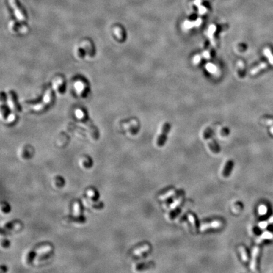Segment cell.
<instances>
[{"mask_svg":"<svg viewBox=\"0 0 273 273\" xmlns=\"http://www.w3.org/2000/svg\"><path fill=\"white\" fill-rule=\"evenodd\" d=\"M273 238V234L269 231H266L263 233L259 239L257 240V244H261V242L266 239H271Z\"/></svg>","mask_w":273,"mask_h":273,"instance_id":"cell-10","label":"cell"},{"mask_svg":"<svg viewBox=\"0 0 273 273\" xmlns=\"http://www.w3.org/2000/svg\"><path fill=\"white\" fill-rule=\"evenodd\" d=\"M204 139L207 141V144H208L210 149L214 152V153H219L220 149L219 148L218 145L216 144L214 140L212 139L211 135V131L209 129H207L205 130L204 133Z\"/></svg>","mask_w":273,"mask_h":273,"instance_id":"cell-2","label":"cell"},{"mask_svg":"<svg viewBox=\"0 0 273 273\" xmlns=\"http://www.w3.org/2000/svg\"><path fill=\"white\" fill-rule=\"evenodd\" d=\"M8 2L10 4V6L13 8L16 17L19 20L24 21V20L26 19V17H25L22 10L20 8L19 4H18L17 0H8Z\"/></svg>","mask_w":273,"mask_h":273,"instance_id":"cell-1","label":"cell"},{"mask_svg":"<svg viewBox=\"0 0 273 273\" xmlns=\"http://www.w3.org/2000/svg\"><path fill=\"white\" fill-rule=\"evenodd\" d=\"M267 208L265 205H261L259 207V214L260 215H265L267 213Z\"/></svg>","mask_w":273,"mask_h":273,"instance_id":"cell-14","label":"cell"},{"mask_svg":"<svg viewBox=\"0 0 273 273\" xmlns=\"http://www.w3.org/2000/svg\"><path fill=\"white\" fill-rule=\"evenodd\" d=\"M266 67V63H262V64H261L260 65L258 66L257 67H255V68H254L253 70H252V71H251V74H252V75L256 74L258 72H259V70H260L261 69L264 68Z\"/></svg>","mask_w":273,"mask_h":273,"instance_id":"cell-13","label":"cell"},{"mask_svg":"<svg viewBox=\"0 0 273 273\" xmlns=\"http://www.w3.org/2000/svg\"><path fill=\"white\" fill-rule=\"evenodd\" d=\"M233 161H232L231 160L228 161L224 167L223 171H222V174L224 177H227L230 175L233 169Z\"/></svg>","mask_w":273,"mask_h":273,"instance_id":"cell-6","label":"cell"},{"mask_svg":"<svg viewBox=\"0 0 273 273\" xmlns=\"http://www.w3.org/2000/svg\"><path fill=\"white\" fill-rule=\"evenodd\" d=\"M222 225V222L220 220H214L212 221L202 224L200 226V231H204L210 229L219 228Z\"/></svg>","mask_w":273,"mask_h":273,"instance_id":"cell-4","label":"cell"},{"mask_svg":"<svg viewBox=\"0 0 273 273\" xmlns=\"http://www.w3.org/2000/svg\"><path fill=\"white\" fill-rule=\"evenodd\" d=\"M188 219L190 222V224L192 225V228H193V229L196 231V229H197V224H196V219H195V216L192 214H188Z\"/></svg>","mask_w":273,"mask_h":273,"instance_id":"cell-12","label":"cell"},{"mask_svg":"<svg viewBox=\"0 0 273 273\" xmlns=\"http://www.w3.org/2000/svg\"><path fill=\"white\" fill-rule=\"evenodd\" d=\"M177 192H177L175 190H170L167 192L166 193L159 195V199L161 200H166L167 199L170 198V197L175 195L177 194Z\"/></svg>","mask_w":273,"mask_h":273,"instance_id":"cell-8","label":"cell"},{"mask_svg":"<svg viewBox=\"0 0 273 273\" xmlns=\"http://www.w3.org/2000/svg\"><path fill=\"white\" fill-rule=\"evenodd\" d=\"M170 128H171V126L170 123H166L163 125V128H162V130H161V133L159 135L158 140H157V144H158V145L159 147L163 146L166 140L167 135H168L169 132Z\"/></svg>","mask_w":273,"mask_h":273,"instance_id":"cell-3","label":"cell"},{"mask_svg":"<svg viewBox=\"0 0 273 273\" xmlns=\"http://www.w3.org/2000/svg\"><path fill=\"white\" fill-rule=\"evenodd\" d=\"M183 195H181L180 197H179L178 199H176L173 203H172L170 206V209H176V207H178L181 204V202L182 201H183Z\"/></svg>","mask_w":273,"mask_h":273,"instance_id":"cell-11","label":"cell"},{"mask_svg":"<svg viewBox=\"0 0 273 273\" xmlns=\"http://www.w3.org/2000/svg\"><path fill=\"white\" fill-rule=\"evenodd\" d=\"M74 210H75V212H74V215L76 216H79L80 214V205L79 203H75V205H74Z\"/></svg>","mask_w":273,"mask_h":273,"instance_id":"cell-15","label":"cell"},{"mask_svg":"<svg viewBox=\"0 0 273 273\" xmlns=\"http://www.w3.org/2000/svg\"><path fill=\"white\" fill-rule=\"evenodd\" d=\"M260 252V248L259 246H256L252 250V260L250 262V269L253 272H257V259L259 257Z\"/></svg>","mask_w":273,"mask_h":273,"instance_id":"cell-5","label":"cell"},{"mask_svg":"<svg viewBox=\"0 0 273 273\" xmlns=\"http://www.w3.org/2000/svg\"><path fill=\"white\" fill-rule=\"evenodd\" d=\"M267 226V223L266 222H261V223L259 224V226L262 229H264V228H266V227Z\"/></svg>","mask_w":273,"mask_h":273,"instance_id":"cell-16","label":"cell"},{"mask_svg":"<svg viewBox=\"0 0 273 273\" xmlns=\"http://www.w3.org/2000/svg\"><path fill=\"white\" fill-rule=\"evenodd\" d=\"M149 250H150V246L147 244V245H144L143 246L139 247L137 249H135L134 251L133 254L134 255L139 256V255H140L142 254H144V253L145 252H148V251H149Z\"/></svg>","mask_w":273,"mask_h":273,"instance_id":"cell-7","label":"cell"},{"mask_svg":"<svg viewBox=\"0 0 273 273\" xmlns=\"http://www.w3.org/2000/svg\"><path fill=\"white\" fill-rule=\"evenodd\" d=\"M239 251L240 253V255L241 257V259L244 262H247L249 261V256L247 254V252L245 249V248L244 246H240L239 247Z\"/></svg>","mask_w":273,"mask_h":273,"instance_id":"cell-9","label":"cell"}]
</instances>
